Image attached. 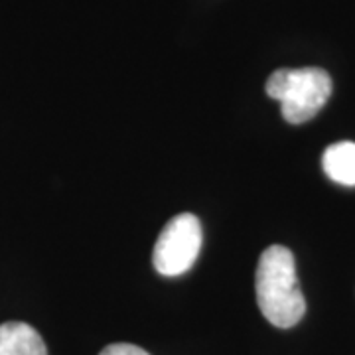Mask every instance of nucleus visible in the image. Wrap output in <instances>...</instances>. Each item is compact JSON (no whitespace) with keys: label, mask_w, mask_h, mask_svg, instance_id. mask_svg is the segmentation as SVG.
Returning a JSON list of instances; mask_svg holds the SVG:
<instances>
[{"label":"nucleus","mask_w":355,"mask_h":355,"mask_svg":"<svg viewBox=\"0 0 355 355\" xmlns=\"http://www.w3.org/2000/svg\"><path fill=\"white\" fill-rule=\"evenodd\" d=\"M257 304L263 316L277 328L296 326L306 312L304 294L300 291L294 254L282 245L263 251L257 266Z\"/></svg>","instance_id":"1"},{"label":"nucleus","mask_w":355,"mask_h":355,"mask_svg":"<svg viewBox=\"0 0 355 355\" xmlns=\"http://www.w3.org/2000/svg\"><path fill=\"white\" fill-rule=\"evenodd\" d=\"M99 355H148L142 347L132 343H111Z\"/></svg>","instance_id":"6"},{"label":"nucleus","mask_w":355,"mask_h":355,"mask_svg":"<svg viewBox=\"0 0 355 355\" xmlns=\"http://www.w3.org/2000/svg\"><path fill=\"white\" fill-rule=\"evenodd\" d=\"M266 93L282 105V116L300 125L320 113L331 95V77L320 67L277 69L266 79Z\"/></svg>","instance_id":"2"},{"label":"nucleus","mask_w":355,"mask_h":355,"mask_svg":"<svg viewBox=\"0 0 355 355\" xmlns=\"http://www.w3.org/2000/svg\"><path fill=\"white\" fill-rule=\"evenodd\" d=\"M322 166L331 182L342 186H355V142L343 140L328 146L322 158Z\"/></svg>","instance_id":"5"},{"label":"nucleus","mask_w":355,"mask_h":355,"mask_svg":"<svg viewBox=\"0 0 355 355\" xmlns=\"http://www.w3.org/2000/svg\"><path fill=\"white\" fill-rule=\"evenodd\" d=\"M0 355H48L38 331L24 322H6L0 326Z\"/></svg>","instance_id":"4"},{"label":"nucleus","mask_w":355,"mask_h":355,"mask_svg":"<svg viewBox=\"0 0 355 355\" xmlns=\"http://www.w3.org/2000/svg\"><path fill=\"white\" fill-rule=\"evenodd\" d=\"M202 249V225L191 214L170 219L154 245L153 261L164 277H180L190 270Z\"/></svg>","instance_id":"3"}]
</instances>
